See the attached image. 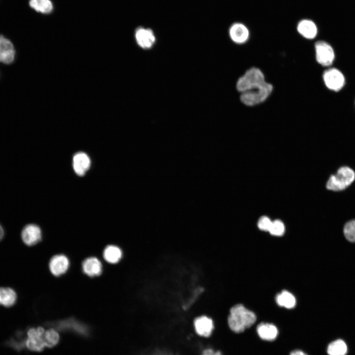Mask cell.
<instances>
[{
    "label": "cell",
    "instance_id": "cell-1",
    "mask_svg": "<svg viewBox=\"0 0 355 355\" xmlns=\"http://www.w3.org/2000/svg\"><path fill=\"white\" fill-rule=\"evenodd\" d=\"M236 88L240 93V100L245 105L254 106L264 102L273 90L267 82L263 72L252 67L248 70L237 80Z\"/></svg>",
    "mask_w": 355,
    "mask_h": 355
},
{
    "label": "cell",
    "instance_id": "cell-2",
    "mask_svg": "<svg viewBox=\"0 0 355 355\" xmlns=\"http://www.w3.org/2000/svg\"><path fill=\"white\" fill-rule=\"evenodd\" d=\"M256 320L257 317L253 312L239 304L230 309L227 324L230 331L240 334L252 327Z\"/></svg>",
    "mask_w": 355,
    "mask_h": 355
},
{
    "label": "cell",
    "instance_id": "cell-3",
    "mask_svg": "<svg viewBox=\"0 0 355 355\" xmlns=\"http://www.w3.org/2000/svg\"><path fill=\"white\" fill-rule=\"evenodd\" d=\"M355 180V171L351 167L343 166L331 175L326 183L327 189L333 192L343 191Z\"/></svg>",
    "mask_w": 355,
    "mask_h": 355
},
{
    "label": "cell",
    "instance_id": "cell-4",
    "mask_svg": "<svg viewBox=\"0 0 355 355\" xmlns=\"http://www.w3.org/2000/svg\"><path fill=\"white\" fill-rule=\"evenodd\" d=\"M316 59L323 67L331 66L335 59V53L332 46L327 42L319 40L315 44Z\"/></svg>",
    "mask_w": 355,
    "mask_h": 355
},
{
    "label": "cell",
    "instance_id": "cell-5",
    "mask_svg": "<svg viewBox=\"0 0 355 355\" xmlns=\"http://www.w3.org/2000/svg\"><path fill=\"white\" fill-rule=\"evenodd\" d=\"M44 331V329L40 326L30 328L27 331V337L25 340L26 347L32 351H42L46 347Z\"/></svg>",
    "mask_w": 355,
    "mask_h": 355
},
{
    "label": "cell",
    "instance_id": "cell-6",
    "mask_svg": "<svg viewBox=\"0 0 355 355\" xmlns=\"http://www.w3.org/2000/svg\"><path fill=\"white\" fill-rule=\"evenodd\" d=\"M323 80L327 88L334 91H339L345 83L343 74L336 68H330L323 73Z\"/></svg>",
    "mask_w": 355,
    "mask_h": 355
},
{
    "label": "cell",
    "instance_id": "cell-7",
    "mask_svg": "<svg viewBox=\"0 0 355 355\" xmlns=\"http://www.w3.org/2000/svg\"><path fill=\"white\" fill-rule=\"evenodd\" d=\"M54 324L55 328L58 330L71 331L84 337L89 335V329L87 325L74 319L62 320Z\"/></svg>",
    "mask_w": 355,
    "mask_h": 355
},
{
    "label": "cell",
    "instance_id": "cell-8",
    "mask_svg": "<svg viewBox=\"0 0 355 355\" xmlns=\"http://www.w3.org/2000/svg\"><path fill=\"white\" fill-rule=\"evenodd\" d=\"M255 332L260 339L265 342H273L279 334L278 326L273 323L262 321L255 327Z\"/></svg>",
    "mask_w": 355,
    "mask_h": 355
},
{
    "label": "cell",
    "instance_id": "cell-9",
    "mask_svg": "<svg viewBox=\"0 0 355 355\" xmlns=\"http://www.w3.org/2000/svg\"><path fill=\"white\" fill-rule=\"evenodd\" d=\"M135 37L138 45L144 49L151 48L156 41L154 33L149 28L138 27L135 31Z\"/></svg>",
    "mask_w": 355,
    "mask_h": 355
},
{
    "label": "cell",
    "instance_id": "cell-10",
    "mask_svg": "<svg viewBox=\"0 0 355 355\" xmlns=\"http://www.w3.org/2000/svg\"><path fill=\"white\" fill-rule=\"evenodd\" d=\"M21 239L25 245L33 246L38 243L42 238L40 228L35 224L25 225L21 231Z\"/></svg>",
    "mask_w": 355,
    "mask_h": 355
},
{
    "label": "cell",
    "instance_id": "cell-11",
    "mask_svg": "<svg viewBox=\"0 0 355 355\" xmlns=\"http://www.w3.org/2000/svg\"><path fill=\"white\" fill-rule=\"evenodd\" d=\"M229 36L233 42L241 44L246 43L249 39V31L243 23L235 22L229 27Z\"/></svg>",
    "mask_w": 355,
    "mask_h": 355
},
{
    "label": "cell",
    "instance_id": "cell-12",
    "mask_svg": "<svg viewBox=\"0 0 355 355\" xmlns=\"http://www.w3.org/2000/svg\"><path fill=\"white\" fill-rule=\"evenodd\" d=\"M15 57V50L11 41L0 35V62L6 64L12 63Z\"/></svg>",
    "mask_w": 355,
    "mask_h": 355
},
{
    "label": "cell",
    "instance_id": "cell-13",
    "mask_svg": "<svg viewBox=\"0 0 355 355\" xmlns=\"http://www.w3.org/2000/svg\"><path fill=\"white\" fill-rule=\"evenodd\" d=\"M69 265V260L66 256L64 254H57L50 259L49 268L54 276H59L67 272Z\"/></svg>",
    "mask_w": 355,
    "mask_h": 355
},
{
    "label": "cell",
    "instance_id": "cell-14",
    "mask_svg": "<svg viewBox=\"0 0 355 355\" xmlns=\"http://www.w3.org/2000/svg\"><path fill=\"white\" fill-rule=\"evenodd\" d=\"M194 326L197 334L205 337H209L214 328L213 320L205 316L196 318L194 321Z\"/></svg>",
    "mask_w": 355,
    "mask_h": 355
},
{
    "label": "cell",
    "instance_id": "cell-15",
    "mask_svg": "<svg viewBox=\"0 0 355 355\" xmlns=\"http://www.w3.org/2000/svg\"><path fill=\"white\" fill-rule=\"evenodd\" d=\"M298 33L303 37L312 39L318 33L316 24L311 20L303 19L299 21L296 27Z\"/></svg>",
    "mask_w": 355,
    "mask_h": 355
},
{
    "label": "cell",
    "instance_id": "cell-16",
    "mask_svg": "<svg viewBox=\"0 0 355 355\" xmlns=\"http://www.w3.org/2000/svg\"><path fill=\"white\" fill-rule=\"evenodd\" d=\"M73 168L74 172L79 176H83L89 169L90 159L85 153L80 152L76 153L73 157Z\"/></svg>",
    "mask_w": 355,
    "mask_h": 355
},
{
    "label": "cell",
    "instance_id": "cell-17",
    "mask_svg": "<svg viewBox=\"0 0 355 355\" xmlns=\"http://www.w3.org/2000/svg\"><path fill=\"white\" fill-rule=\"evenodd\" d=\"M83 272L89 277L99 276L102 272V264L96 257L85 259L82 264Z\"/></svg>",
    "mask_w": 355,
    "mask_h": 355
},
{
    "label": "cell",
    "instance_id": "cell-18",
    "mask_svg": "<svg viewBox=\"0 0 355 355\" xmlns=\"http://www.w3.org/2000/svg\"><path fill=\"white\" fill-rule=\"evenodd\" d=\"M17 294L12 288L0 287V305L8 308L13 306L17 300Z\"/></svg>",
    "mask_w": 355,
    "mask_h": 355
},
{
    "label": "cell",
    "instance_id": "cell-19",
    "mask_svg": "<svg viewBox=\"0 0 355 355\" xmlns=\"http://www.w3.org/2000/svg\"><path fill=\"white\" fill-rule=\"evenodd\" d=\"M122 256V251L117 246L108 245L103 251V257L109 263H118Z\"/></svg>",
    "mask_w": 355,
    "mask_h": 355
},
{
    "label": "cell",
    "instance_id": "cell-20",
    "mask_svg": "<svg viewBox=\"0 0 355 355\" xmlns=\"http://www.w3.org/2000/svg\"><path fill=\"white\" fill-rule=\"evenodd\" d=\"M276 301L279 306L288 309L293 308L296 305L294 296L286 290H283L278 294L276 296Z\"/></svg>",
    "mask_w": 355,
    "mask_h": 355
},
{
    "label": "cell",
    "instance_id": "cell-21",
    "mask_svg": "<svg viewBox=\"0 0 355 355\" xmlns=\"http://www.w3.org/2000/svg\"><path fill=\"white\" fill-rule=\"evenodd\" d=\"M347 353V345L341 339L331 342L327 348V353L328 355H345Z\"/></svg>",
    "mask_w": 355,
    "mask_h": 355
},
{
    "label": "cell",
    "instance_id": "cell-22",
    "mask_svg": "<svg viewBox=\"0 0 355 355\" xmlns=\"http://www.w3.org/2000/svg\"><path fill=\"white\" fill-rule=\"evenodd\" d=\"M29 5L36 11L42 13H49L53 9L52 3L50 0H30Z\"/></svg>",
    "mask_w": 355,
    "mask_h": 355
},
{
    "label": "cell",
    "instance_id": "cell-23",
    "mask_svg": "<svg viewBox=\"0 0 355 355\" xmlns=\"http://www.w3.org/2000/svg\"><path fill=\"white\" fill-rule=\"evenodd\" d=\"M44 338L46 347H53L56 346L59 341V335L54 328H50L45 330Z\"/></svg>",
    "mask_w": 355,
    "mask_h": 355
},
{
    "label": "cell",
    "instance_id": "cell-24",
    "mask_svg": "<svg viewBox=\"0 0 355 355\" xmlns=\"http://www.w3.org/2000/svg\"><path fill=\"white\" fill-rule=\"evenodd\" d=\"M344 236L350 243H355V219L346 222L343 229Z\"/></svg>",
    "mask_w": 355,
    "mask_h": 355
},
{
    "label": "cell",
    "instance_id": "cell-25",
    "mask_svg": "<svg viewBox=\"0 0 355 355\" xmlns=\"http://www.w3.org/2000/svg\"><path fill=\"white\" fill-rule=\"evenodd\" d=\"M284 231L285 227L284 223L280 220H275L272 221L268 232L273 236H281L284 234Z\"/></svg>",
    "mask_w": 355,
    "mask_h": 355
},
{
    "label": "cell",
    "instance_id": "cell-26",
    "mask_svg": "<svg viewBox=\"0 0 355 355\" xmlns=\"http://www.w3.org/2000/svg\"><path fill=\"white\" fill-rule=\"evenodd\" d=\"M272 222V221L268 217L263 216L259 219L257 222V226L261 230L269 231Z\"/></svg>",
    "mask_w": 355,
    "mask_h": 355
},
{
    "label": "cell",
    "instance_id": "cell-27",
    "mask_svg": "<svg viewBox=\"0 0 355 355\" xmlns=\"http://www.w3.org/2000/svg\"><path fill=\"white\" fill-rule=\"evenodd\" d=\"M201 355H223V354L220 351H215L213 349L209 348L204 350Z\"/></svg>",
    "mask_w": 355,
    "mask_h": 355
},
{
    "label": "cell",
    "instance_id": "cell-28",
    "mask_svg": "<svg viewBox=\"0 0 355 355\" xmlns=\"http://www.w3.org/2000/svg\"><path fill=\"white\" fill-rule=\"evenodd\" d=\"M288 355H309L306 352L299 349L292 350Z\"/></svg>",
    "mask_w": 355,
    "mask_h": 355
},
{
    "label": "cell",
    "instance_id": "cell-29",
    "mask_svg": "<svg viewBox=\"0 0 355 355\" xmlns=\"http://www.w3.org/2000/svg\"><path fill=\"white\" fill-rule=\"evenodd\" d=\"M4 235V229L0 224V241L3 239Z\"/></svg>",
    "mask_w": 355,
    "mask_h": 355
}]
</instances>
